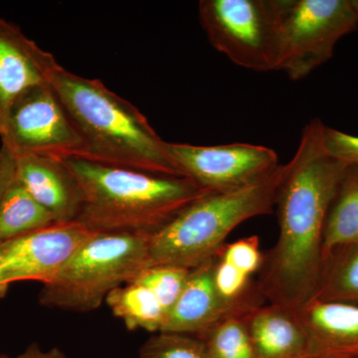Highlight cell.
Returning <instances> with one entry per match:
<instances>
[{
    "instance_id": "1",
    "label": "cell",
    "mask_w": 358,
    "mask_h": 358,
    "mask_svg": "<svg viewBox=\"0 0 358 358\" xmlns=\"http://www.w3.org/2000/svg\"><path fill=\"white\" fill-rule=\"evenodd\" d=\"M324 126L320 119L306 124L296 154L285 164L275 203L279 237L264 254L256 280L266 300L292 310L317 294L327 213L350 166L327 152Z\"/></svg>"
},
{
    "instance_id": "2",
    "label": "cell",
    "mask_w": 358,
    "mask_h": 358,
    "mask_svg": "<svg viewBox=\"0 0 358 358\" xmlns=\"http://www.w3.org/2000/svg\"><path fill=\"white\" fill-rule=\"evenodd\" d=\"M83 138L84 159L157 176L187 178L147 117L98 79L74 74L52 61L46 74Z\"/></svg>"
},
{
    "instance_id": "3",
    "label": "cell",
    "mask_w": 358,
    "mask_h": 358,
    "mask_svg": "<svg viewBox=\"0 0 358 358\" xmlns=\"http://www.w3.org/2000/svg\"><path fill=\"white\" fill-rule=\"evenodd\" d=\"M62 160L81 192L76 221L96 233L152 235L195 200L212 193L189 178L157 176L77 157Z\"/></svg>"
},
{
    "instance_id": "4",
    "label": "cell",
    "mask_w": 358,
    "mask_h": 358,
    "mask_svg": "<svg viewBox=\"0 0 358 358\" xmlns=\"http://www.w3.org/2000/svg\"><path fill=\"white\" fill-rule=\"evenodd\" d=\"M285 164L251 185L209 193L150 236V266L199 267L218 255L226 238L244 221L274 211Z\"/></svg>"
},
{
    "instance_id": "5",
    "label": "cell",
    "mask_w": 358,
    "mask_h": 358,
    "mask_svg": "<svg viewBox=\"0 0 358 358\" xmlns=\"http://www.w3.org/2000/svg\"><path fill=\"white\" fill-rule=\"evenodd\" d=\"M150 235L96 233L53 282L39 301L46 308L88 313L99 308L113 289L129 284L150 266Z\"/></svg>"
},
{
    "instance_id": "6",
    "label": "cell",
    "mask_w": 358,
    "mask_h": 358,
    "mask_svg": "<svg viewBox=\"0 0 358 358\" xmlns=\"http://www.w3.org/2000/svg\"><path fill=\"white\" fill-rule=\"evenodd\" d=\"M200 23L216 50L257 72L279 70L282 0H201Z\"/></svg>"
},
{
    "instance_id": "7",
    "label": "cell",
    "mask_w": 358,
    "mask_h": 358,
    "mask_svg": "<svg viewBox=\"0 0 358 358\" xmlns=\"http://www.w3.org/2000/svg\"><path fill=\"white\" fill-rule=\"evenodd\" d=\"M280 71L294 81L333 56L341 37L357 29L358 0H282Z\"/></svg>"
},
{
    "instance_id": "8",
    "label": "cell",
    "mask_w": 358,
    "mask_h": 358,
    "mask_svg": "<svg viewBox=\"0 0 358 358\" xmlns=\"http://www.w3.org/2000/svg\"><path fill=\"white\" fill-rule=\"evenodd\" d=\"M2 148L14 157L41 155L84 159L86 147L50 85L30 87L11 105L0 133Z\"/></svg>"
},
{
    "instance_id": "9",
    "label": "cell",
    "mask_w": 358,
    "mask_h": 358,
    "mask_svg": "<svg viewBox=\"0 0 358 358\" xmlns=\"http://www.w3.org/2000/svg\"><path fill=\"white\" fill-rule=\"evenodd\" d=\"M96 232L78 221L54 222L0 242V284L37 281L50 284Z\"/></svg>"
},
{
    "instance_id": "10",
    "label": "cell",
    "mask_w": 358,
    "mask_h": 358,
    "mask_svg": "<svg viewBox=\"0 0 358 358\" xmlns=\"http://www.w3.org/2000/svg\"><path fill=\"white\" fill-rule=\"evenodd\" d=\"M167 148L185 176L212 193L251 185L280 166L272 148L250 143L204 147L167 143Z\"/></svg>"
},
{
    "instance_id": "11",
    "label": "cell",
    "mask_w": 358,
    "mask_h": 358,
    "mask_svg": "<svg viewBox=\"0 0 358 358\" xmlns=\"http://www.w3.org/2000/svg\"><path fill=\"white\" fill-rule=\"evenodd\" d=\"M214 261L215 258L192 268L160 333L197 336L228 315L256 308L232 303L219 293L214 281Z\"/></svg>"
},
{
    "instance_id": "12",
    "label": "cell",
    "mask_w": 358,
    "mask_h": 358,
    "mask_svg": "<svg viewBox=\"0 0 358 358\" xmlns=\"http://www.w3.org/2000/svg\"><path fill=\"white\" fill-rule=\"evenodd\" d=\"M54 59L17 25L0 17V133L15 99L30 87L47 82Z\"/></svg>"
},
{
    "instance_id": "13",
    "label": "cell",
    "mask_w": 358,
    "mask_h": 358,
    "mask_svg": "<svg viewBox=\"0 0 358 358\" xmlns=\"http://www.w3.org/2000/svg\"><path fill=\"white\" fill-rule=\"evenodd\" d=\"M15 159V180L56 222L76 221L81 192L63 160L41 155H21Z\"/></svg>"
},
{
    "instance_id": "14",
    "label": "cell",
    "mask_w": 358,
    "mask_h": 358,
    "mask_svg": "<svg viewBox=\"0 0 358 358\" xmlns=\"http://www.w3.org/2000/svg\"><path fill=\"white\" fill-rule=\"evenodd\" d=\"M298 315L312 358H358V305L313 300Z\"/></svg>"
},
{
    "instance_id": "15",
    "label": "cell",
    "mask_w": 358,
    "mask_h": 358,
    "mask_svg": "<svg viewBox=\"0 0 358 358\" xmlns=\"http://www.w3.org/2000/svg\"><path fill=\"white\" fill-rule=\"evenodd\" d=\"M257 358H312L310 343L298 310L273 305L246 313Z\"/></svg>"
},
{
    "instance_id": "16",
    "label": "cell",
    "mask_w": 358,
    "mask_h": 358,
    "mask_svg": "<svg viewBox=\"0 0 358 358\" xmlns=\"http://www.w3.org/2000/svg\"><path fill=\"white\" fill-rule=\"evenodd\" d=\"M358 242V166H350L339 183L324 226L322 260Z\"/></svg>"
},
{
    "instance_id": "17",
    "label": "cell",
    "mask_w": 358,
    "mask_h": 358,
    "mask_svg": "<svg viewBox=\"0 0 358 358\" xmlns=\"http://www.w3.org/2000/svg\"><path fill=\"white\" fill-rule=\"evenodd\" d=\"M105 301L129 331H162L166 313L155 294L143 285L131 282L119 287L108 294Z\"/></svg>"
},
{
    "instance_id": "18",
    "label": "cell",
    "mask_w": 358,
    "mask_h": 358,
    "mask_svg": "<svg viewBox=\"0 0 358 358\" xmlns=\"http://www.w3.org/2000/svg\"><path fill=\"white\" fill-rule=\"evenodd\" d=\"M55 219L14 180L0 199V242L46 227Z\"/></svg>"
},
{
    "instance_id": "19",
    "label": "cell",
    "mask_w": 358,
    "mask_h": 358,
    "mask_svg": "<svg viewBox=\"0 0 358 358\" xmlns=\"http://www.w3.org/2000/svg\"><path fill=\"white\" fill-rule=\"evenodd\" d=\"M313 300L358 305V242L334 252L324 261Z\"/></svg>"
},
{
    "instance_id": "20",
    "label": "cell",
    "mask_w": 358,
    "mask_h": 358,
    "mask_svg": "<svg viewBox=\"0 0 358 358\" xmlns=\"http://www.w3.org/2000/svg\"><path fill=\"white\" fill-rule=\"evenodd\" d=\"M246 313L228 315L197 336L203 341L207 358H257Z\"/></svg>"
},
{
    "instance_id": "21",
    "label": "cell",
    "mask_w": 358,
    "mask_h": 358,
    "mask_svg": "<svg viewBox=\"0 0 358 358\" xmlns=\"http://www.w3.org/2000/svg\"><path fill=\"white\" fill-rule=\"evenodd\" d=\"M190 272V268L176 266H148L133 282L150 289L167 315L182 293Z\"/></svg>"
},
{
    "instance_id": "22",
    "label": "cell",
    "mask_w": 358,
    "mask_h": 358,
    "mask_svg": "<svg viewBox=\"0 0 358 358\" xmlns=\"http://www.w3.org/2000/svg\"><path fill=\"white\" fill-rule=\"evenodd\" d=\"M138 358H207L201 339L188 334L157 333L140 350Z\"/></svg>"
},
{
    "instance_id": "23",
    "label": "cell",
    "mask_w": 358,
    "mask_h": 358,
    "mask_svg": "<svg viewBox=\"0 0 358 358\" xmlns=\"http://www.w3.org/2000/svg\"><path fill=\"white\" fill-rule=\"evenodd\" d=\"M217 256L251 277L256 273L258 274L264 259L259 238L255 235L224 245Z\"/></svg>"
},
{
    "instance_id": "24",
    "label": "cell",
    "mask_w": 358,
    "mask_h": 358,
    "mask_svg": "<svg viewBox=\"0 0 358 358\" xmlns=\"http://www.w3.org/2000/svg\"><path fill=\"white\" fill-rule=\"evenodd\" d=\"M324 143L327 152L348 166H358V136L324 126Z\"/></svg>"
},
{
    "instance_id": "25",
    "label": "cell",
    "mask_w": 358,
    "mask_h": 358,
    "mask_svg": "<svg viewBox=\"0 0 358 358\" xmlns=\"http://www.w3.org/2000/svg\"><path fill=\"white\" fill-rule=\"evenodd\" d=\"M15 157L6 148H0V199L15 180Z\"/></svg>"
},
{
    "instance_id": "26",
    "label": "cell",
    "mask_w": 358,
    "mask_h": 358,
    "mask_svg": "<svg viewBox=\"0 0 358 358\" xmlns=\"http://www.w3.org/2000/svg\"><path fill=\"white\" fill-rule=\"evenodd\" d=\"M0 358H69L62 350L58 348H53L49 350H43L37 343L28 346L25 352L16 355V357H9V355H1Z\"/></svg>"
},
{
    "instance_id": "27",
    "label": "cell",
    "mask_w": 358,
    "mask_h": 358,
    "mask_svg": "<svg viewBox=\"0 0 358 358\" xmlns=\"http://www.w3.org/2000/svg\"><path fill=\"white\" fill-rule=\"evenodd\" d=\"M6 291L7 288H6V287H3L2 286L1 284H0V298H2V296H3L4 294H6Z\"/></svg>"
}]
</instances>
